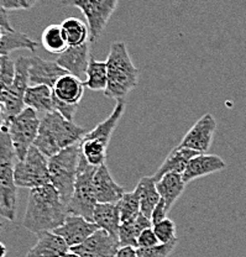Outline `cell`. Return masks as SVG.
<instances>
[{"label": "cell", "instance_id": "6da1fadb", "mask_svg": "<svg viewBox=\"0 0 246 257\" xmlns=\"http://www.w3.org/2000/svg\"><path fill=\"white\" fill-rule=\"evenodd\" d=\"M68 215V208L61 199L60 193L49 183L30 189L23 226L36 235L45 231H55L65 223Z\"/></svg>", "mask_w": 246, "mask_h": 257}, {"label": "cell", "instance_id": "7a4b0ae2", "mask_svg": "<svg viewBox=\"0 0 246 257\" xmlns=\"http://www.w3.org/2000/svg\"><path fill=\"white\" fill-rule=\"evenodd\" d=\"M87 133V128L69 121L60 112H47L40 122L34 146L50 159L67 147L81 143Z\"/></svg>", "mask_w": 246, "mask_h": 257}, {"label": "cell", "instance_id": "3957f363", "mask_svg": "<svg viewBox=\"0 0 246 257\" xmlns=\"http://www.w3.org/2000/svg\"><path fill=\"white\" fill-rule=\"evenodd\" d=\"M108 85L104 90L106 98L124 100L139 82V69L133 63L124 42H113L106 58Z\"/></svg>", "mask_w": 246, "mask_h": 257}, {"label": "cell", "instance_id": "277c9868", "mask_svg": "<svg viewBox=\"0 0 246 257\" xmlns=\"http://www.w3.org/2000/svg\"><path fill=\"white\" fill-rule=\"evenodd\" d=\"M15 154L7 126L0 133V216L15 220L18 207V187L15 184Z\"/></svg>", "mask_w": 246, "mask_h": 257}, {"label": "cell", "instance_id": "5b68a950", "mask_svg": "<svg viewBox=\"0 0 246 257\" xmlns=\"http://www.w3.org/2000/svg\"><path fill=\"white\" fill-rule=\"evenodd\" d=\"M81 149L79 144L69 146L49 159L50 183L60 193L63 203L68 204L74 192L78 172Z\"/></svg>", "mask_w": 246, "mask_h": 257}, {"label": "cell", "instance_id": "8992f818", "mask_svg": "<svg viewBox=\"0 0 246 257\" xmlns=\"http://www.w3.org/2000/svg\"><path fill=\"white\" fill-rule=\"evenodd\" d=\"M97 168L98 167L89 165L81 154L74 192L67 204L69 214L81 215L89 221H92L93 211H94L95 205L98 204L94 186H93V178H94Z\"/></svg>", "mask_w": 246, "mask_h": 257}, {"label": "cell", "instance_id": "52a82bcc", "mask_svg": "<svg viewBox=\"0 0 246 257\" xmlns=\"http://www.w3.org/2000/svg\"><path fill=\"white\" fill-rule=\"evenodd\" d=\"M40 122L41 119L39 117V112L26 106L17 116L5 121L4 125L8 128L19 161L25 159L28 152L34 146L39 134Z\"/></svg>", "mask_w": 246, "mask_h": 257}, {"label": "cell", "instance_id": "ba28073f", "mask_svg": "<svg viewBox=\"0 0 246 257\" xmlns=\"http://www.w3.org/2000/svg\"><path fill=\"white\" fill-rule=\"evenodd\" d=\"M15 184L18 188L35 189L50 183L49 159L33 146L24 160L15 165Z\"/></svg>", "mask_w": 246, "mask_h": 257}, {"label": "cell", "instance_id": "9c48e42d", "mask_svg": "<svg viewBox=\"0 0 246 257\" xmlns=\"http://www.w3.org/2000/svg\"><path fill=\"white\" fill-rule=\"evenodd\" d=\"M119 0H62V5L81 9L89 28L92 42H97L117 7Z\"/></svg>", "mask_w": 246, "mask_h": 257}, {"label": "cell", "instance_id": "30bf717a", "mask_svg": "<svg viewBox=\"0 0 246 257\" xmlns=\"http://www.w3.org/2000/svg\"><path fill=\"white\" fill-rule=\"evenodd\" d=\"M30 57L21 56L15 61V78L12 87L5 92L3 95L2 103L4 106L5 121H8L12 117L17 116L19 112L24 109V96L26 90L30 87Z\"/></svg>", "mask_w": 246, "mask_h": 257}, {"label": "cell", "instance_id": "8fae6325", "mask_svg": "<svg viewBox=\"0 0 246 257\" xmlns=\"http://www.w3.org/2000/svg\"><path fill=\"white\" fill-rule=\"evenodd\" d=\"M120 248L119 237L98 229L81 245L69 248V251L81 257H114Z\"/></svg>", "mask_w": 246, "mask_h": 257}, {"label": "cell", "instance_id": "7c38bea8", "mask_svg": "<svg viewBox=\"0 0 246 257\" xmlns=\"http://www.w3.org/2000/svg\"><path fill=\"white\" fill-rule=\"evenodd\" d=\"M215 128L216 121L213 115L209 112L204 114L184 135L180 146L187 147L197 154H207L212 146Z\"/></svg>", "mask_w": 246, "mask_h": 257}, {"label": "cell", "instance_id": "4fadbf2b", "mask_svg": "<svg viewBox=\"0 0 246 257\" xmlns=\"http://www.w3.org/2000/svg\"><path fill=\"white\" fill-rule=\"evenodd\" d=\"M98 229L99 227L97 226V224H94L93 221L87 220L81 215L69 214L66 218L65 223L61 225L60 227H57L53 232L62 237L71 248L84 242Z\"/></svg>", "mask_w": 246, "mask_h": 257}, {"label": "cell", "instance_id": "5bb4252c", "mask_svg": "<svg viewBox=\"0 0 246 257\" xmlns=\"http://www.w3.org/2000/svg\"><path fill=\"white\" fill-rule=\"evenodd\" d=\"M29 74H30V83H33L34 85L44 84L53 89L57 80L68 73L62 67L58 66L56 61H47L39 56H33L30 57Z\"/></svg>", "mask_w": 246, "mask_h": 257}, {"label": "cell", "instance_id": "9a60e30c", "mask_svg": "<svg viewBox=\"0 0 246 257\" xmlns=\"http://www.w3.org/2000/svg\"><path fill=\"white\" fill-rule=\"evenodd\" d=\"M98 203H117L125 194V189L114 181L106 165L99 166L93 178Z\"/></svg>", "mask_w": 246, "mask_h": 257}, {"label": "cell", "instance_id": "2e32d148", "mask_svg": "<svg viewBox=\"0 0 246 257\" xmlns=\"http://www.w3.org/2000/svg\"><path fill=\"white\" fill-rule=\"evenodd\" d=\"M225 168L226 163L224 162L221 157L216 156V155L197 154L193 159L189 161L182 177H183V181L186 183H189L197 178L220 172Z\"/></svg>", "mask_w": 246, "mask_h": 257}, {"label": "cell", "instance_id": "e0dca14e", "mask_svg": "<svg viewBox=\"0 0 246 257\" xmlns=\"http://www.w3.org/2000/svg\"><path fill=\"white\" fill-rule=\"evenodd\" d=\"M92 56H89V46L87 44L79 46H68L65 52L61 53L56 62L62 67L68 74L81 77L85 74L89 61Z\"/></svg>", "mask_w": 246, "mask_h": 257}, {"label": "cell", "instance_id": "ac0fdd59", "mask_svg": "<svg viewBox=\"0 0 246 257\" xmlns=\"http://www.w3.org/2000/svg\"><path fill=\"white\" fill-rule=\"evenodd\" d=\"M39 239L25 257H62L69 251V246L53 231H45L37 235Z\"/></svg>", "mask_w": 246, "mask_h": 257}, {"label": "cell", "instance_id": "d6986e66", "mask_svg": "<svg viewBox=\"0 0 246 257\" xmlns=\"http://www.w3.org/2000/svg\"><path fill=\"white\" fill-rule=\"evenodd\" d=\"M197 155V152L192 151V150L187 149V147H182L178 145L176 149H173L170 154L167 155L162 165L160 166L159 170L155 172L154 177L155 181H160L165 175L167 173H178V175H183L186 171L187 166H188L189 161L193 159Z\"/></svg>", "mask_w": 246, "mask_h": 257}, {"label": "cell", "instance_id": "ffe728a7", "mask_svg": "<svg viewBox=\"0 0 246 257\" xmlns=\"http://www.w3.org/2000/svg\"><path fill=\"white\" fill-rule=\"evenodd\" d=\"M92 221L97 224L99 229L105 230L109 234L119 237L121 219L117 203H98L93 211Z\"/></svg>", "mask_w": 246, "mask_h": 257}, {"label": "cell", "instance_id": "44dd1931", "mask_svg": "<svg viewBox=\"0 0 246 257\" xmlns=\"http://www.w3.org/2000/svg\"><path fill=\"white\" fill-rule=\"evenodd\" d=\"M84 82L78 77L66 74L57 80L53 87V95L60 100L72 105H79V101L84 94Z\"/></svg>", "mask_w": 246, "mask_h": 257}, {"label": "cell", "instance_id": "7402d4cb", "mask_svg": "<svg viewBox=\"0 0 246 257\" xmlns=\"http://www.w3.org/2000/svg\"><path fill=\"white\" fill-rule=\"evenodd\" d=\"M186 182L183 181V177L178 173H167L162 177L160 181L156 182L157 192H159L161 200L165 203L166 209L168 211L175 205L178 198L186 189Z\"/></svg>", "mask_w": 246, "mask_h": 257}, {"label": "cell", "instance_id": "603a6c76", "mask_svg": "<svg viewBox=\"0 0 246 257\" xmlns=\"http://www.w3.org/2000/svg\"><path fill=\"white\" fill-rule=\"evenodd\" d=\"M24 104L26 108L34 109L37 112L47 114L55 111L52 88L44 84L30 85L24 96Z\"/></svg>", "mask_w": 246, "mask_h": 257}, {"label": "cell", "instance_id": "cb8c5ba5", "mask_svg": "<svg viewBox=\"0 0 246 257\" xmlns=\"http://www.w3.org/2000/svg\"><path fill=\"white\" fill-rule=\"evenodd\" d=\"M152 226H154L152 221L149 218H146L143 213L139 214L138 216H135L132 220L121 223L119 229L120 247L132 246V247L138 248V239L140 234L145 229H149V227Z\"/></svg>", "mask_w": 246, "mask_h": 257}, {"label": "cell", "instance_id": "d4e9b609", "mask_svg": "<svg viewBox=\"0 0 246 257\" xmlns=\"http://www.w3.org/2000/svg\"><path fill=\"white\" fill-rule=\"evenodd\" d=\"M136 188L139 189L140 193V210L146 218L151 220L152 211L155 210L156 205L159 204L161 197H160L159 192H157L156 181L154 177H143L139 181Z\"/></svg>", "mask_w": 246, "mask_h": 257}, {"label": "cell", "instance_id": "484cf974", "mask_svg": "<svg viewBox=\"0 0 246 257\" xmlns=\"http://www.w3.org/2000/svg\"><path fill=\"white\" fill-rule=\"evenodd\" d=\"M62 30L65 34L68 46H79L87 44L89 40V28L78 18H67L62 24Z\"/></svg>", "mask_w": 246, "mask_h": 257}, {"label": "cell", "instance_id": "4316f807", "mask_svg": "<svg viewBox=\"0 0 246 257\" xmlns=\"http://www.w3.org/2000/svg\"><path fill=\"white\" fill-rule=\"evenodd\" d=\"M87 79L84 80V85L94 92L105 90L108 85V68L106 62H100L94 57H90L89 66L85 72Z\"/></svg>", "mask_w": 246, "mask_h": 257}, {"label": "cell", "instance_id": "83f0119b", "mask_svg": "<svg viewBox=\"0 0 246 257\" xmlns=\"http://www.w3.org/2000/svg\"><path fill=\"white\" fill-rule=\"evenodd\" d=\"M41 45L46 51L55 55H61L65 52L68 44L66 41L65 34H63L62 26L61 25H49L42 32Z\"/></svg>", "mask_w": 246, "mask_h": 257}, {"label": "cell", "instance_id": "f1b7e54d", "mask_svg": "<svg viewBox=\"0 0 246 257\" xmlns=\"http://www.w3.org/2000/svg\"><path fill=\"white\" fill-rule=\"evenodd\" d=\"M117 207L120 210V219L121 223L138 216L141 213L140 210V193L135 188L133 192H125L121 199L117 202Z\"/></svg>", "mask_w": 246, "mask_h": 257}, {"label": "cell", "instance_id": "f546056e", "mask_svg": "<svg viewBox=\"0 0 246 257\" xmlns=\"http://www.w3.org/2000/svg\"><path fill=\"white\" fill-rule=\"evenodd\" d=\"M152 229H154L160 243H170L173 241H178L176 224L170 218H166L165 220L154 224Z\"/></svg>", "mask_w": 246, "mask_h": 257}, {"label": "cell", "instance_id": "4dcf8cb0", "mask_svg": "<svg viewBox=\"0 0 246 257\" xmlns=\"http://www.w3.org/2000/svg\"><path fill=\"white\" fill-rule=\"evenodd\" d=\"M15 78V62L9 55L0 56V83L7 88L12 87Z\"/></svg>", "mask_w": 246, "mask_h": 257}, {"label": "cell", "instance_id": "1f68e13d", "mask_svg": "<svg viewBox=\"0 0 246 257\" xmlns=\"http://www.w3.org/2000/svg\"><path fill=\"white\" fill-rule=\"evenodd\" d=\"M177 242L178 241H173L170 243H160L154 247L136 248V252H138V257H170Z\"/></svg>", "mask_w": 246, "mask_h": 257}, {"label": "cell", "instance_id": "d6a6232c", "mask_svg": "<svg viewBox=\"0 0 246 257\" xmlns=\"http://www.w3.org/2000/svg\"><path fill=\"white\" fill-rule=\"evenodd\" d=\"M78 106L79 105L67 104L65 101L60 100V99H57L53 95V108H55V111L60 112L63 117H66L69 121H73L74 116H76V112L78 110Z\"/></svg>", "mask_w": 246, "mask_h": 257}, {"label": "cell", "instance_id": "836d02e7", "mask_svg": "<svg viewBox=\"0 0 246 257\" xmlns=\"http://www.w3.org/2000/svg\"><path fill=\"white\" fill-rule=\"evenodd\" d=\"M156 245H160V241L157 239L154 229L149 227V229L144 230L138 239V248H149Z\"/></svg>", "mask_w": 246, "mask_h": 257}, {"label": "cell", "instance_id": "e575fe53", "mask_svg": "<svg viewBox=\"0 0 246 257\" xmlns=\"http://www.w3.org/2000/svg\"><path fill=\"white\" fill-rule=\"evenodd\" d=\"M168 213H170V211H168L167 209H166L165 203L162 202V200H160V203L156 205L155 210L152 211V215H151L152 225L160 223V221H162V220H165V219L167 218V214Z\"/></svg>", "mask_w": 246, "mask_h": 257}, {"label": "cell", "instance_id": "d590c367", "mask_svg": "<svg viewBox=\"0 0 246 257\" xmlns=\"http://www.w3.org/2000/svg\"><path fill=\"white\" fill-rule=\"evenodd\" d=\"M114 257H138V252L135 247L125 246V247H120Z\"/></svg>", "mask_w": 246, "mask_h": 257}, {"label": "cell", "instance_id": "8d00e7d4", "mask_svg": "<svg viewBox=\"0 0 246 257\" xmlns=\"http://www.w3.org/2000/svg\"><path fill=\"white\" fill-rule=\"evenodd\" d=\"M0 26L4 29H7V30H14V29H13V26L10 25L8 10H5L3 7H0Z\"/></svg>", "mask_w": 246, "mask_h": 257}, {"label": "cell", "instance_id": "74e56055", "mask_svg": "<svg viewBox=\"0 0 246 257\" xmlns=\"http://www.w3.org/2000/svg\"><path fill=\"white\" fill-rule=\"evenodd\" d=\"M5 124V114H4V106H3L2 100H0V133H2V128Z\"/></svg>", "mask_w": 246, "mask_h": 257}, {"label": "cell", "instance_id": "f35d334b", "mask_svg": "<svg viewBox=\"0 0 246 257\" xmlns=\"http://www.w3.org/2000/svg\"><path fill=\"white\" fill-rule=\"evenodd\" d=\"M7 252H8V248L7 246L4 245V243L0 241V257H5L7 256Z\"/></svg>", "mask_w": 246, "mask_h": 257}, {"label": "cell", "instance_id": "ab89813d", "mask_svg": "<svg viewBox=\"0 0 246 257\" xmlns=\"http://www.w3.org/2000/svg\"><path fill=\"white\" fill-rule=\"evenodd\" d=\"M62 257H81L79 255H77V253L72 252V251H68V252L66 253V255H63Z\"/></svg>", "mask_w": 246, "mask_h": 257}, {"label": "cell", "instance_id": "60d3db41", "mask_svg": "<svg viewBox=\"0 0 246 257\" xmlns=\"http://www.w3.org/2000/svg\"><path fill=\"white\" fill-rule=\"evenodd\" d=\"M3 226V223H2V221H0V227H2Z\"/></svg>", "mask_w": 246, "mask_h": 257}, {"label": "cell", "instance_id": "b9f144b4", "mask_svg": "<svg viewBox=\"0 0 246 257\" xmlns=\"http://www.w3.org/2000/svg\"><path fill=\"white\" fill-rule=\"evenodd\" d=\"M0 218H2V216H0Z\"/></svg>", "mask_w": 246, "mask_h": 257}]
</instances>
